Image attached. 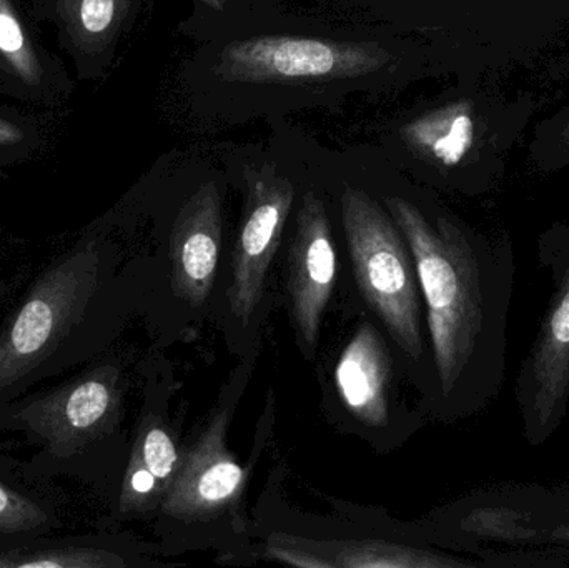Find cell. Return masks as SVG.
Listing matches in <instances>:
<instances>
[{
	"label": "cell",
	"mask_w": 569,
	"mask_h": 568,
	"mask_svg": "<svg viewBox=\"0 0 569 568\" xmlns=\"http://www.w3.org/2000/svg\"><path fill=\"white\" fill-rule=\"evenodd\" d=\"M568 139H569V132H568Z\"/></svg>",
	"instance_id": "cb8c5ba5"
},
{
	"label": "cell",
	"mask_w": 569,
	"mask_h": 568,
	"mask_svg": "<svg viewBox=\"0 0 569 568\" xmlns=\"http://www.w3.org/2000/svg\"><path fill=\"white\" fill-rule=\"evenodd\" d=\"M157 499L163 500V492L160 489L153 474L147 469L146 464L137 456L130 467L129 482H127L126 504L133 506H150Z\"/></svg>",
	"instance_id": "ffe728a7"
},
{
	"label": "cell",
	"mask_w": 569,
	"mask_h": 568,
	"mask_svg": "<svg viewBox=\"0 0 569 568\" xmlns=\"http://www.w3.org/2000/svg\"><path fill=\"white\" fill-rule=\"evenodd\" d=\"M390 62V52L375 43L260 36L227 43L213 73L227 82L291 86L358 79Z\"/></svg>",
	"instance_id": "277c9868"
},
{
	"label": "cell",
	"mask_w": 569,
	"mask_h": 568,
	"mask_svg": "<svg viewBox=\"0 0 569 568\" xmlns=\"http://www.w3.org/2000/svg\"><path fill=\"white\" fill-rule=\"evenodd\" d=\"M113 390L109 383L90 380L73 390L67 402L69 422L77 429H89L103 419L113 406Z\"/></svg>",
	"instance_id": "2e32d148"
},
{
	"label": "cell",
	"mask_w": 569,
	"mask_h": 568,
	"mask_svg": "<svg viewBox=\"0 0 569 568\" xmlns=\"http://www.w3.org/2000/svg\"><path fill=\"white\" fill-rule=\"evenodd\" d=\"M122 560L113 554L90 552V550H62V552L36 554L30 560H19L13 567L63 568V567H117Z\"/></svg>",
	"instance_id": "ac0fdd59"
},
{
	"label": "cell",
	"mask_w": 569,
	"mask_h": 568,
	"mask_svg": "<svg viewBox=\"0 0 569 568\" xmlns=\"http://www.w3.org/2000/svg\"><path fill=\"white\" fill-rule=\"evenodd\" d=\"M400 137L427 162L445 169L460 166L475 143L473 103L460 100L423 113L405 123Z\"/></svg>",
	"instance_id": "8fae6325"
},
{
	"label": "cell",
	"mask_w": 569,
	"mask_h": 568,
	"mask_svg": "<svg viewBox=\"0 0 569 568\" xmlns=\"http://www.w3.org/2000/svg\"><path fill=\"white\" fill-rule=\"evenodd\" d=\"M227 413H217L183 454L176 480L162 500L167 516L186 522L209 520L242 497L247 472L227 449Z\"/></svg>",
	"instance_id": "ba28073f"
},
{
	"label": "cell",
	"mask_w": 569,
	"mask_h": 568,
	"mask_svg": "<svg viewBox=\"0 0 569 568\" xmlns=\"http://www.w3.org/2000/svg\"><path fill=\"white\" fill-rule=\"evenodd\" d=\"M318 554V552H317ZM323 556V554H320ZM330 568H457L483 566L435 550L415 549L383 540H355L325 554Z\"/></svg>",
	"instance_id": "7c38bea8"
},
{
	"label": "cell",
	"mask_w": 569,
	"mask_h": 568,
	"mask_svg": "<svg viewBox=\"0 0 569 568\" xmlns=\"http://www.w3.org/2000/svg\"><path fill=\"white\" fill-rule=\"evenodd\" d=\"M538 263L550 276V299L515 379L521 434L530 447L547 444L569 412V230L541 237Z\"/></svg>",
	"instance_id": "3957f363"
},
{
	"label": "cell",
	"mask_w": 569,
	"mask_h": 568,
	"mask_svg": "<svg viewBox=\"0 0 569 568\" xmlns=\"http://www.w3.org/2000/svg\"><path fill=\"white\" fill-rule=\"evenodd\" d=\"M243 182L246 202L227 297L233 316L247 327L262 300L267 276L293 206L295 189L290 179L279 173L273 163L250 167L243 172Z\"/></svg>",
	"instance_id": "5b68a950"
},
{
	"label": "cell",
	"mask_w": 569,
	"mask_h": 568,
	"mask_svg": "<svg viewBox=\"0 0 569 568\" xmlns=\"http://www.w3.org/2000/svg\"><path fill=\"white\" fill-rule=\"evenodd\" d=\"M0 56L23 79H39V62L10 0H0Z\"/></svg>",
	"instance_id": "9a60e30c"
},
{
	"label": "cell",
	"mask_w": 569,
	"mask_h": 568,
	"mask_svg": "<svg viewBox=\"0 0 569 568\" xmlns=\"http://www.w3.org/2000/svg\"><path fill=\"white\" fill-rule=\"evenodd\" d=\"M337 280V252L323 200L308 190L301 199L288 250L287 290L291 320L308 349L317 347L321 319Z\"/></svg>",
	"instance_id": "52a82bcc"
},
{
	"label": "cell",
	"mask_w": 569,
	"mask_h": 568,
	"mask_svg": "<svg viewBox=\"0 0 569 568\" xmlns=\"http://www.w3.org/2000/svg\"><path fill=\"white\" fill-rule=\"evenodd\" d=\"M40 520L42 514L36 507L0 486V532L23 530L37 526Z\"/></svg>",
	"instance_id": "d6986e66"
},
{
	"label": "cell",
	"mask_w": 569,
	"mask_h": 568,
	"mask_svg": "<svg viewBox=\"0 0 569 568\" xmlns=\"http://www.w3.org/2000/svg\"><path fill=\"white\" fill-rule=\"evenodd\" d=\"M137 456L153 474L162 489L163 497H166L176 480L177 472H179L180 462H182V457H180L179 449L170 437L169 430L160 423L147 427L140 437Z\"/></svg>",
	"instance_id": "5bb4252c"
},
{
	"label": "cell",
	"mask_w": 569,
	"mask_h": 568,
	"mask_svg": "<svg viewBox=\"0 0 569 568\" xmlns=\"http://www.w3.org/2000/svg\"><path fill=\"white\" fill-rule=\"evenodd\" d=\"M200 2L209 9L216 10V12H223L229 0H200Z\"/></svg>",
	"instance_id": "603a6c76"
},
{
	"label": "cell",
	"mask_w": 569,
	"mask_h": 568,
	"mask_svg": "<svg viewBox=\"0 0 569 568\" xmlns=\"http://www.w3.org/2000/svg\"><path fill=\"white\" fill-rule=\"evenodd\" d=\"M569 517V486L508 484L485 490L458 514L455 530L471 544L500 550L558 547Z\"/></svg>",
	"instance_id": "8992f818"
},
{
	"label": "cell",
	"mask_w": 569,
	"mask_h": 568,
	"mask_svg": "<svg viewBox=\"0 0 569 568\" xmlns=\"http://www.w3.org/2000/svg\"><path fill=\"white\" fill-rule=\"evenodd\" d=\"M222 233V197L210 180L183 203L170 232L172 290L187 306H203L212 292Z\"/></svg>",
	"instance_id": "9c48e42d"
},
{
	"label": "cell",
	"mask_w": 569,
	"mask_h": 568,
	"mask_svg": "<svg viewBox=\"0 0 569 568\" xmlns=\"http://www.w3.org/2000/svg\"><path fill=\"white\" fill-rule=\"evenodd\" d=\"M341 220L361 297L398 347L420 360L425 356L420 280L403 233L370 193L355 187L343 190Z\"/></svg>",
	"instance_id": "7a4b0ae2"
},
{
	"label": "cell",
	"mask_w": 569,
	"mask_h": 568,
	"mask_svg": "<svg viewBox=\"0 0 569 568\" xmlns=\"http://www.w3.org/2000/svg\"><path fill=\"white\" fill-rule=\"evenodd\" d=\"M127 0H79L77 19L90 37H106L116 30L126 10Z\"/></svg>",
	"instance_id": "e0dca14e"
},
{
	"label": "cell",
	"mask_w": 569,
	"mask_h": 568,
	"mask_svg": "<svg viewBox=\"0 0 569 568\" xmlns=\"http://www.w3.org/2000/svg\"><path fill=\"white\" fill-rule=\"evenodd\" d=\"M385 206L417 267L438 396L450 412H483L507 382L513 247L505 237L488 239L451 217L431 219L401 197H387Z\"/></svg>",
	"instance_id": "6da1fadb"
},
{
	"label": "cell",
	"mask_w": 569,
	"mask_h": 568,
	"mask_svg": "<svg viewBox=\"0 0 569 568\" xmlns=\"http://www.w3.org/2000/svg\"><path fill=\"white\" fill-rule=\"evenodd\" d=\"M59 307L52 293H43L30 300L17 317L9 340V353L13 359H27L42 350L49 342L59 319Z\"/></svg>",
	"instance_id": "4fadbf2b"
},
{
	"label": "cell",
	"mask_w": 569,
	"mask_h": 568,
	"mask_svg": "<svg viewBox=\"0 0 569 568\" xmlns=\"http://www.w3.org/2000/svg\"><path fill=\"white\" fill-rule=\"evenodd\" d=\"M22 139L23 132L20 127L0 117V147L16 146Z\"/></svg>",
	"instance_id": "44dd1931"
},
{
	"label": "cell",
	"mask_w": 569,
	"mask_h": 568,
	"mask_svg": "<svg viewBox=\"0 0 569 568\" xmlns=\"http://www.w3.org/2000/svg\"><path fill=\"white\" fill-rule=\"evenodd\" d=\"M558 547H565L569 549V517L565 526L561 527L560 536H558Z\"/></svg>",
	"instance_id": "7402d4cb"
},
{
	"label": "cell",
	"mask_w": 569,
	"mask_h": 568,
	"mask_svg": "<svg viewBox=\"0 0 569 568\" xmlns=\"http://www.w3.org/2000/svg\"><path fill=\"white\" fill-rule=\"evenodd\" d=\"M391 359L383 337L370 322L358 327L341 352L335 382L345 407L368 427L388 426Z\"/></svg>",
	"instance_id": "30bf717a"
}]
</instances>
